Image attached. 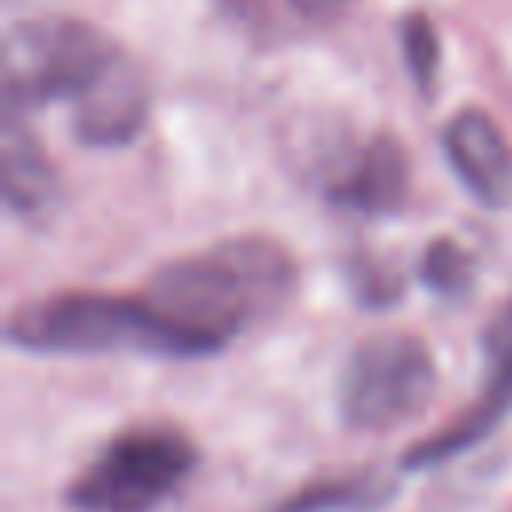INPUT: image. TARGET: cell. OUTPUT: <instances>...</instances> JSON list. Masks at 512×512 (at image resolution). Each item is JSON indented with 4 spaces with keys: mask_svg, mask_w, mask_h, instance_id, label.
<instances>
[{
    "mask_svg": "<svg viewBox=\"0 0 512 512\" xmlns=\"http://www.w3.org/2000/svg\"><path fill=\"white\" fill-rule=\"evenodd\" d=\"M0 104L32 112L68 100L72 132L88 148H120L148 120L140 64L96 24L76 16L16 20L0 48Z\"/></svg>",
    "mask_w": 512,
    "mask_h": 512,
    "instance_id": "obj_1",
    "label": "cell"
},
{
    "mask_svg": "<svg viewBox=\"0 0 512 512\" xmlns=\"http://www.w3.org/2000/svg\"><path fill=\"white\" fill-rule=\"evenodd\" d=\"M296 292V260L272 236H232L160 264L140 296L188 344L212 356L248 328L268 324Z\"/></svg>",
    "mask_w": 512,
    "mask_h": 512,
    "instance_id": "obj_2",
    "label": "cell"
},
{
    "mask_svg": "<svg viewBox=\"0 0 512 512\" xmlns=\"http://www.w3.org/2000/svg\"><path fill=\"white\" fill-rule=\"evenodd\" d=\"M8 344L40 356H104V352H140V356H192L188 344L152 312L136 292H52L24 300L8 316Z\"/></svg>",
    "mask_w": 512,
    "mask_h": 512,
    "instance_id": "obj_3",
    "label": "cell"
},
{
    "mask_svg": "<svg viewBox=\"0 0 512 512\" xmlns=\"http://www.w3.org/2000/svg\"><path fill=\"white\" fill-rule=\"evenodd\" d=\"M196 468V444L176 424H132L108 436L68 480L72 512H156Z\"/></svg>",
    "mask_w": 512,
    "mask_h": 512,
    "instance_id": "obj_4",
    "label": "cell"
},
{
    "mask_svg": "<svg viewBox=\"0 0 512 512\" xmlns=\"http://www.w3.org/2000/svg\"><path fill=\"white\" fill-rule=\"evenodd\" d=\"M436 396L432 348L412 332L364 336L336 380V412L352 432H392L416 420Z\"/></svg>",
    "mask_w": 512,
    "mask_h": 512,
    "instance_id": "obj_5",
    "label": "cell"
},
{
    "mask_svg": "<svg viewBox=\"0 0 512 512\" xmlns=\"http://www.w3.org/2000/svg\"><path fill=\"white\" fill-rule=\"evenodd\" d=\"M484 364H488V376H484L476 404L464 408L452 424H444L428 440L412 444L404 456L408 468H428V464H440V460L480 444L508 416V408H512V300H504L500 312L484 328Z\"/></svg>",
    "mask_w": 512,
    "mask_h": 512,
    "instance_id": "obj_6",
    "label": "cell"
},
{
    "mask_svg": "<svg viewBox=\"0 0 512 512\" xmlns=\"http://www.w3.org/2000/svg\"><path fill=\"white\" fill-rule=\"evenodd\" d=\"M324 196L360 216H388L408 200V156L396 136L372 132L356 140L324 176Z\"/></svg>",
    "mask_w": 512,
    "mask_h": 512,
    "instance_id": "obj_7",
    "label": "cell"
},
{
    "mask_svg": "<svg viewBox=\"0 0 512 512\" xmlns=\"http://www.w3.org/2000/svg\"><path fill=\"white\" fill-rule=\"evenodd\" d=\"M444 156L472 200L484 208L512 204V144L484 108H460L444 124Z\"/></svg>",
    "mask_w": 512,
    "mask_h": 512,
    "instance_id": "obj_8",
    "label": "cell"
},
{
    "mask_svg": "<svg viewBox=\"0 0 512 512\" xmlns=\"http://www.w3.org/2000/svg\"><path fill=\"white\" fill-rule=\"evenodd\" d=\"M0 176H4V204L12 216L20 220H40L44 212H52L60 184H56V168L44 156L28 112L0 104Z\"/></svg>",
    "mask_w": 512,
    "mask_h": 512,
    "instance_id": "obj_9",
    "label": "cell"
},
{
    "mask_svg": "<svg viewBox=\"0 0 512 512\" xmlns=\"http://www.w3.org/2000/svg\"><path fill=\"white\" fill-rule=\"evenodd\" d=\"M256 44H284L340 20L348 0H212Z\"/></svg>",
    "mask_w": 512,
    "mask_h": 512,
    "instance_id": "obj_10",
    "label": "cell"
},
{
    "mask_svg": "<svg viewBox=\"0 0 512 512\" xmlns=\"http://www.w3.org/2000/svg\"><path fill=\"white\" fill-rule=\"evenodd\" d=\"M392 492H396L392 476L364 468V472L312 480V484L288 492L272 512H376L380 504L392 500Z\"/></svg>",
    "mask_w": 512,
    "mask_h": 512,
    "instance_id": "obj_11",
    "label": "cell"
},
{
    "mask_svg": "<svg viewBox=\"0 0 512 512\" xmlns=\"http://www.w3.org/2000/svg\"><path fill=\"white\" fill-rule=\"evenodd\" d=\"M420 280L436 292V296H464L476 280V260L468 248H460L456 240L448 236H436L428 248H424V260H420Z\"/></svg>",
    "mask_w": 512,
    "mask_h": 512,
    "instance_id": "obj_12",
    "label": "cell"
},
{
    "mask_svg": "<svg viewBox=\"0 0 512 512\" xmlns=\"http://www.w3.org/2000/svg\"><path fill=\"white\" fill-rule=\"evenodd\" d=\"M400 44H404V64L412 72V84L420 92H432L436 72H440V36L436 24L424 12H408L404 28H400Z\"/></svg>",
    "mask_w": 512,
    "mask_h": 512,
    "instance_id": "obj_13",
    "label": "cell"
}]
</instances>
